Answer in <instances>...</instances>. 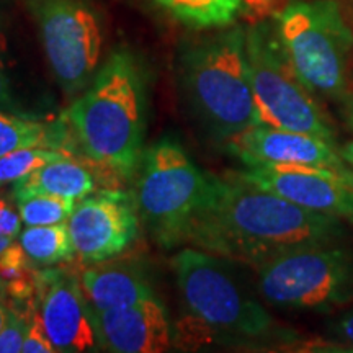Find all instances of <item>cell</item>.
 Instances as JSON below:
<instances>
[{
  "label": "cell",
  "mask_w": 353,
  "mask_h": 353,
  "mask_svg": "<svg viewBox=\"0 0 353 353\" xmlns=\"http://www.w3.org/2000/svg\"><path fill=\"white\" fill-rule=\"evenodd\" d=\"M345 234L343 219L303 208L234 175L213 176L187 244L259 268L291 250L339 244Z\"/></svg>",
  "instance_id": "obj_1"
},
{
  "label": "cell",
  "mask_w": 353,
  "mask_h": 353,
  "mask_svg": "<svg viewBox=\"0 0 353 353\" xmlns=\"http://www.w3.org/2000/svg\"><path fill=\"white\" fill-rule=\"evenodd\" d=\"M148 92L136 57L114 51L87 92L65 112L74 143L88 161L121 179L138 174L144 154Z\"/></svg>",
  "instance_id": "obj_2"
},
{
  "label": "cell",
  "mask_w": 353,
  "mask_h": 353,
  "mask_svg": "<svg viewBox=\"0 0 353 353\" xmlns=\"http://www.w3.org/2000/svg\"><path fill=\"white\" fill-rule=\"evenodd\" d=\"M188 317L182 337L188 345L262 341L276 334L268 311L247 293L224 257L182 249L172 259Z\"/></svg>",
  "instance_id": "obj_3"
},
{
  "label": "cell",
  "mask_w": 353,
  "mask_h": 353,
  "mask_svg": "<svg viewBox=\"0 0 353 353\" xmlns=\"http://www.w3.org/2000/svg\"><path fill=\"white\" fill-rule=\"evenodd\" d=\"M180 79L193 113L214 139L228 143L260 125L250 87L245 30L241 26L188 48L180 63Z\"/></svg>",
  "instance_id": "obj_4"
},
{
  "label": "cell",
  "mask_w": 353,
  "mask_h": 353,
  "mask_svg": "<svg viewBox=\"0 0 353 353\" xmlns=\"http://www.w3.org/2000/svg\"><path fill=\"white\" fill-rule=\"evenodd\" d=\"M276 37L314 99L347 100L353 28L337 0H291L276 15Z\"/></svg>",
  "instance_id": "obj_5"
},
{
  "label": "cell",
  "mask_w": 353,
  "mask_h": 353,
  "mask_svg": "<svg viewBox=\"0 0 353 353\" xmlns=\"http://www.w3.org/2000/svg\"><path fill=\"white\" fill-rule=\"evenodd\" d=\"M182 144L164 138L143 154L136 182V206L141 221L159 245L174 249L187 244L193 221L200 213L213 185Z\"/></svg>",
  "instance_id": "obj_6"
},
{
  "label": "cell",
  "mask_w": 353,
  "mask_h": 353,
  "mask_svg": "<svg viewBox=\"0 0 353 353\" xmlns=\"http://www.w3.org/2000/svg\"><path fill=\"white\" fill-rule=\"evenodd\" d=\"M257 270L262 298L286 311L327 312L353 299V252L341 242L291 250Z\"/></svg>",
  "instance_id": "obj_7"
},
{
  "label": "cell",
  "mask_w": 353,
  "mask_h": 353,
  "mask_svg": "<svg viewBox=\"0 0 353 353\" xmlns=\"http://www.w3.org/2000/svg\"><path fill=\"white\" fill-rule=\"evenodd\" d=\"M245 52L260 125L307 132L337 144L317 100L286 59L275 30L267 23L247 28Z\"/></svg>",
  "instance_id": "obj_8"
},
{
  "label": "cell",
  "mask_w": 353,
  "mask_h": 353,
  "mask_svg": "<svg viewBox=\"0 0 353 353\" xmlns=\"http://www.w3.org/2000/svg\"><path fill=\"white\" fill-rule=\"evenodd\" d=\"M52 74L74 97L99 72L103 30L87 0H28Z\"/></svg>",
  "instance_id": "obj_9"
},
{
  "label": "cell",
  "mask_w": 353,
  "mask_h": 353,
  "mask_svg": "<svg viewBox=\"0 0 353 353\" xmlns=\"http://www.w3.org/2000/svg\"><path fill=\"white\" fill-rule=\"evenodd\" d=\"M138 206L121 192H101L76 203L68 219L76 255L85 263H101L120 255L138 234Z\"/></svg>",
  "instance_id": "obj_10"
},
{
  "label": "cell",
  "mask_w": 353,
  "mask_h": 353,
  "mask_svg": "<svg viewBox=\"0 0 353 353\" xmlns=\"http://www.w3.org/2000/svg\"><path fill=\"white\" fill-rule=\"evenodd\" d=\"M237 179L294 205L353 223V179L322 167H249Z\"/></svg>",
  "instance_id": "obj_11"
},
{
  "label": "cell",
  "mask_w": 353,
  "mask_h": 353,
  "mask_svg": "<svg viewBox=\"0 0 353 353\" xmlns=\"http://www.w3.org/2000/svg\"><path fill=\"white\" fill-rule=\"evenodd\" d=\"M228 151L247 167H322L353 179L337 144L319 136L259 125L242 131L226 143Z\"/></svg>",
  "instance_id": "obj_12"
},
{
  "label": "cell",
  "mask_w": 353,
  "mask_h": 353,
  "mask_svg": "<svg viewBox=\"0 0 353 353\" xmlns=\"http://www.w3.org/2000/svg\"><path fill=\"white\" fill-rule=\"evenodd\" d=\"M43 324L56 352L81 353L100 347L90 306L81 280L61 272H41Z\"/></svg>",
  "instance_id": "obj_13"
},
{
  "label": "cell",
  "mask_w": 353,
  "mask_h": 353,
  "mask_svg": "<svg viewBox=\"0 0 353 353\" xmlns=\"http://www.w3.org/2000/svg\"><path fill=\"white\" fill-rule=\"evenodd\" d=\"M100 347L113 353H159L172 345L167 309L157 296L128 307L95 311Z\"/></svg>",
  "instance_id": "obj_14"
},
{
  "label": "cell",
  "mask_w": 353,
  "mask_h": 353,
  "mask_svg": "<svg viewBox=\"0 0 353 353\" xmlns=\"http://www.w3.org/2000/svg\"><path fill=\"white\" fill-rule=\"evenodd\" d=\"M81 283L95 311L128 307L156 296L143 268L132 263L88 268L82 273Z\"/></svg>",
  "instance_id": "obj_15"
},
{
  "label": "cell",
  "mask_w": 353,
  "mask_h": 353,
  "mask_svg": "<svg viewBox=\"0 0 353 353\" xmlns=\"http://www.w3.org/2000/svg\"><path fill=\"white\" fill-rule=\"evenodd\" d=\"M95 192V180L85 167L69 157L39 167L13 183L15 201L37 195H52L79 201Z\"/></svg>",
  "instance_id": "obj_16"
},
{
  "label": "cell",
  "mask_w": 353,
  "mask_h": 353,
  "mask_svg": "<svg viewBox=\"0 0 353 353\" xmlns=\"http://www.w3.org/2000/svg\"><path fill=\"white\" fill-rule=\"evenodd\" d=\"M68 138L69 128L64 123L46 125L25 114L0 110V157L17 149L33 148V145H43L65 152Z\"/></svg>",
  "instance_id": "obj_17"
},
{
  "label": "cell",
  "mask_w": 353,
  "mask_h": 353,
  "mask_svg": "<svg viewBox=\"0 0 353 353\" xmlns=\"http://www.w3.org/2000/svg\"><path fill=\"white\" fill-rule=\"evenodd\" d=\"M17 241L34 267H51L76 257L68 223L26 226Z\"/></svg>",
  "instance_id": "obj_18"
},
{
  "label": "cell",
  "mask_w": 353,
  "mask_h": 353,
  "mask_svg": "<svg viewBox=\"0 0 353 353\" xmlns=\"http://www.w3.org/2000/svg\"><path fill=\"white\" fill-rule=\"evenodd\" d=\"M190 28H226L242 10V0H152Z\"/></svg>",
  "instance_id": "obj_19"
},
{
  "label": "cell",
  "mask_w": 353,
  "mask_h": 353,
  "mask_svg": "<svg viewBox=\"0 0 353 353\" xmlns=\"http://www.w3.org/2000/svg\"><path fill=\"white\" fill-rule=\"evenodd\" d=\"M41 273L34 270L19 241L0 254V294L13 303H25L39 291Z\"/></svg>",
  "instance_id": "obj_20"
},
{
  "label": "cell",
  "mask_w": 353,
  "mask_h": 353,
  "mask_svg": "<svg viewBox=\"0 0 353 353\" xmlns=\"http://www.w3.org/2000/svg\"><path fill=\"white\" fill-rule=\"evenodd\" d=\"M69 157L68 154L57 149L33 145V148H21L0 157V188L8 183H15L25 179L39 167L50 164L52 161H59Z\"/></svg>",
  "instance_id": "obj_21"
},
{
  "label": "cell",
  "mask_w": 353,
  "mask_h": 353,
  "mask_svg": "<svg viewBox=\"0 0 353 353\" xmlns=\"http://www.w3.org/2000/svg\"><path fill=\"white\" fill-rule=\"evenodd\" d=\"M76 203L70 198L37 195L17 201L21 221L26 226H50V224L68 223Z\"/></svg>",
  "instance_id": "obj_22"
},
{
  "label": "cell",
  "mask_w": 353,
  "mask_h": 353,
  "mask_svg": "<svg viewBox=\"0 0 353 353\" xmlns=\"http://www.w3.org/2000/svg\"><path fill=\"white\" fill-rule=\"evenodd\" d=\"M30 321L15 309L7 312V321L0 330V353H17L21 352L26 332H28Z\"/></svg>",
  "instance_id": "obj_23"
},
{
  "label": "cell",
  "mask_w": 353,
  "mask_h": 353,
  "mask_svg": "<svg viewBox=\"0 0 353 353\" xmlns=\"http://www.w3.org/2000/svg\"><path fill=\"white\" fill-rule=\"evenodd\" d=\"M23 353H52L56 352L54 345H52L50 335L44 327L41 314L34 312L32 321H30L28 332H26L23 347H21Z\"/></svg>",
  "instance_id": "obj_24"
},
{
  "label": "cell",
  "mask_w": 353,
  "mask_h": 353,
  "mask_svg": "<svg viewBox=\"0 0 353 353\" xmlns=\"http://www.w3.org/2000/svg\"><path fill=\"white\" fill-rule=\"evenodd\" d=\"M327 337L337 345L353 348V307L330 322Z\"/></svg>",
  "instance_id": "obj_25"
},
{
  "label": "cell",
  "mask_w": 353,
  "mask_h": 353,
  "mask_svg": "<svg viewBox=\"0 0 353 353\" xmlns=\"http://www.w3.org/2000/svg\"><path fill=\"white\" fill-rule=\"evenodd\" d=\"M21 223L23 221H21L19 210L13 208L8 200L0 196V234L15 239L20 234Z\"/></svg>",
  "instance_id": "obj_26"
},
{
  "label": "cell",
  "mask_w": 353,
  "mask_h": 353,
  "mask_svg": "<svg viewBox=\"0 0 353 353\" xmlns=\"http://www.w3.org/2000/svg\"><path fill=\"white\" fill-rule=\"evenodd\" d=\"M7 41L3 38V34L0 33V110H6V112H15L17 105L15 99H13L10 81H8L7 69H6V61H3V51H6Z\"/></svg>",
  "instance_id": "obj_27"
},
{
  "label": "cell",
  "mask_w": 353,
  "mask_h": 353,
  "mask_svg": "<svg viewBox=\"0 0 353 353\" xmlns=\"http://www.w3.org/2000/svg\"><path fill=\"white\" fill-rule=\"evenodd\" d=\"M247 7H250L255 12H265L268 10L276 0H242Z\"/></svg>",
  "instance_id": "obj_28"
},
{
  "label": "cell",
  "mask_w": 353,
  "mask_h": 353,
  "mask_svg": "<svg viewBox=\"0 0 353 353\" xmlns=\"http://www.w3.org/2000/svg\"><path fill=\"white\" fill-rule=\"evenodd\" d=\"M341 154H342L343 161H345L347 164L353 169V141H350V143H347V144L342 145Z\"/></svg>",
  "instance_id": "obj_29"
},
{
  "label": "cell",
  "mask_w": 353,
  "mask_h": 353,
  "mask_svg": "<svg viewBox=\"0 0 353 353\" xmlns=\"http://www.w3.org/2000/svg\"><path fill=\"white\" fill-rule=\"evenodd\" d=\"M342 8H343V13H345L348 23H350V26L353 28V0H345V3H343Z\"/></svg>",
  "instance_id": "obj_30"
},
{
  "label": "cell",
  "mask_w": 353,
  "mask_h": 353,
  "mask_svg": "<svg viewBox=\"0 0 353 353\" xmlns=\"http://www.w3.org/2000/svg\"><path fill=\"white\" fill-rule=\"evenodd\" d=\"M347 120H348V125H350L352 131H353V97L347 99Z\"/></svg>",
  "instance_id": "obj_31"
},
{
  "label": "cell",
  "mask_w": 353,
  "mask_h": 353,
  "mask_svg": "<svg viewBox=\"0 0 353 353\" xmlns=\"http://www.w3.org/2000/svg\"><path fill=\"white\" fill-rule=\"evenodd\" d=\"M13 242V237H8V236H2V234H0V254L3 252V250L7 249L8 245H10Z\"/></svg>",
  "instance_id": "obj_32"
},
{
  "label": "cell",
  "mask_w": 353,
  "mask_h": 353,
  "mask_svg": "<svg viewBox=\"0 0 353 353\" xmlns=\"http://www.w3.org/2000/svg\"><path fill=\"white\" fill-rule=\"evenodd\" d=\"M7 312L8 311H6V307H3L2 301H0V330H2L3 324H6V321H7Z\"/></svg>",
  "instance_id": "obj_33"
},
{
  "label": "cell",
  "mask_w": 353,
  "mask_h": 353,
  "mask_svg": "<svg viewBox=\"0 0 353 353\" xmlns=\"http://www.w3.org/2000/svg\"><path fill=\"white\" fill-rule=\"evenodd\" d=\"M0 30H2V20H0ZM0 33H2V32H0Z\"/></svg>",
  "instance_id": "obj_34"
}]
</instances>
